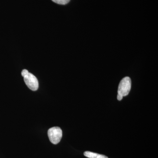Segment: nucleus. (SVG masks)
<instances>
[{"instance_id":"nucleus-6","label":"nucleus","mask_w":158,"mask_h":158,"mask_svg":"<svg viewBox=\"0 0 158 158\" xmlns=\"http://www.w3.org/2000/svg\"><path fill=\"white\" fill-rule=\"evenodd\" d=\"M123 98V96H122V95H120V94H118L117 95V98L118 101H121L122 99Z\"/></svg>"},{"instance_id":"nucleus-1","label":"nucleus","mask_w":158,"mask_h":158,"mask_svg":"<svg viewBox=\"0 0 158 158\" xmlns=\"http://www.w3.org/2000/svg\"><path fill=\"white\" fill-rule=\"evenodd\" d=\"M22 76L24 77L26 85L31 90L35 91L39 88V83L36 77L30 73L27 69H23L22 72Z\"/></svg>"},{"instance_id":"nucleus-2","label":"nucleus","mask_w":158,"mask_h":158,"mask_svg":"<svg viewBox=\"0 0 158 158\" xmlns=\"http://www.w3.org/2000/svg\"><path fill=\"white\" fill-rule=\"evenodd\" d=\"M131 87V81L129 77H125L120 81L118 87V94L124 97L129 93Z\"/></svg>"},{"instance_id":"nucleus-5","label":"nucleus","mask_w":158,"mask_h":158,"mask_svg":"<svg viewBox=\"0 0 158 158\" xmlns=\"http://www.w3.org/2000/svg\"><path fill=\"white\" fill-rule=\"evenodd\" d=\"M54 2L59 4V5H65L68 4L70 0H52Z\"/></svg>"},{"instance_id":"nucleus-3","label":"nucleus","mask_w":158,"mask_h":158,"mask_svg":"<svg viewBox=\"0 0 158 158\" xmlns=\"http://www.w3.org/2000/svg\"><path fill=\"white\" fill-rule=\"evenodd\" d=\"M49 139L52 144H58L62 138V130L58 127L51 128L48 131Z\"/></svg>"},{"instance_id":"nucleus-4","label":"nucleus","mask_w":158,"mask_h":158,"mask_svg":"<svg viewBox=\"0 0 158 158\" xmlns=\"http://www.w3.org/2000/svg\"><path fill=\"white\" fill-rule=\"evenodd\" d=\"M84 155L88 158H108L106 156L99 154L91 152L86 151L84 152Z\"/></svg>"}]
</instances>
